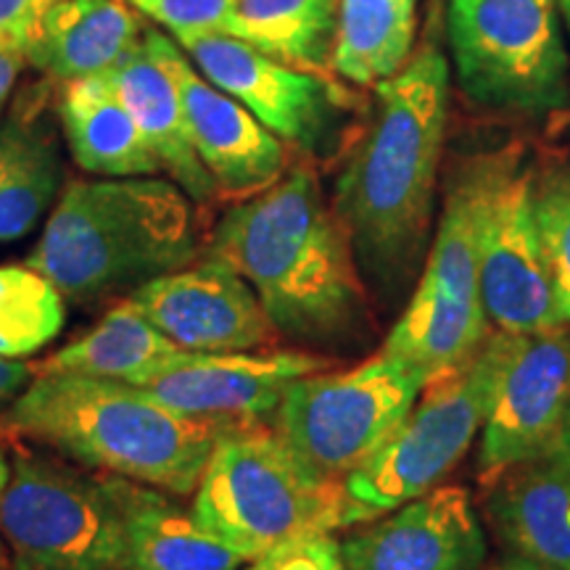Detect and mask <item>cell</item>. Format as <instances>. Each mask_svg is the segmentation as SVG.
I'll return each mask as SVG.
<instances>
[{
  "label": "cell",
  "mask_w": 570,
  "mask_h": 570,
  "mask_svg": "<svg viewBox=\"0 0 570 570\" xmlns=\"http://www.w3.org/2000/svg\"><path fill=\"white\" fill-rule=\"evenodd\" d=\"M246 570H346V566L333 533H309L273 547L248 562Z\"/></svg>",
  "instance_id": "30"
},
{
  "label": "cell",
  "mask_w": 570,
  "mask_h": 570,
  "mask_svg": "<svg viewBox=\"0 0 570 570\" xmlns=\"http://www.w3.org/2000/svg\"><path fill=\"white\" fill-rule=\"evenodd\" d=\"M338 544L346 570H483L487 562L470 491L444 483L360 523Z\"/></svg>",
  "instance_id": "17"
},
{
  "label": "cell",
  "mask_w": 570,
  "mask_h": 570,
  "mask_svg": "<svg viewBox=\"0 0 570 570\" xmlns=\"http://www.w3.org/2000/svg\"><path fill=\"white\" fill-rule=\"evenodd\" d=\"M449 114V61L428 38L394 77L375 85L373 117L356 135L333 188L365 285L394 296L423 273L431 246Z\"/></svg>",
  "instance_id": "1"
},
{
  "label": "cell",
  "mask_w": 570,
  "mask_h": 570,
  "mask_svg": "<svg viewBox=\"0 0 570 570\" xmlns=\"http://www.w3.org/2000/svg\"><path fill=\"white\" fill-rule=\"evenodd\" d=\"M119 98L132 111L142 138L148 140L161 169L173 183L194 198L196 206H209L219 198L217 183L206 173L190 142L180 92L161 61L142 46V40L117 67L106 71Z\"/></svg>",
  "instance_id": "19"
},
{
  "label": "cell",
  "mask_w": 570,
  "mask_h": 570,
  "mask_svg": "<svg viewBox=\"0 0 570 570\" xmlns=\"http://www.w3.org/2000/svg\"><path fill=\"white\" fill-rule=\"evenodd\" d=\"M35 370L21 360H3L0 356V410L9 407L21 391L32 383Z\"/></svg>",
  "instance_id": "32"
},
{
  "label": "cell",
  "mask_w": 570,
  "mask_h": 570,
  "mask_svg": "<svg viewBox=\"0 0 570 570\" xmlns=\"http://www.w3.org/2000/svg\"><path fill=\"white\" fill-rule=\"evenodd\" d=\"M331 367V356L309 352L202 354L183 348L135 386L185 415L262 423L273 417L291 383Z\"/></svg>",
  "instance_id": "16"
},
{
  "label": "cell",
  "mask_w": 570,
  "mask_h": 570,
  "mask_svg": "<svg viewBox=\"0 0 570 570\" xmlns=\"http://www.w3.org/2000/svg\"><path fill=\"white\" fill-rule=\"evenodd\" d=\"M533 188L537 167L525 148L497 151L481 223V294L489 325L512 336L568 325L554 304Z\"/></svg>",
  "instance_id": "12"
},
{
  "label": "cell",
  "mask_w": 570,
  "mask_h": 570,
  "mask_svg": "<svg viewBox=\"0 0 570 570\" xmlns=\"http://www.w3.org/2000/svg\"><path fill=\"white\" fill-rule=\"evenodd\" d=\"M0 537L9 570H122L125 562V518L109 473L53 454H11Z\"/></svg>",
  "instance_id": "9"
},
{
  "label": "cell",
  "mask_w": 570,
  "mask_h": 570,
  "mask_svg": "<svg viewBox=\"0 0 570 570\" xmlns=\"http://www.w3.org/2000/svg\"><path fill=\"white\" fill-rule=\"evenodd\" d=\"M142 40L127 0H59L27 48V61L51 80L106 75Z\"/></svg>",
  "instance_id": "20"
},
{
  "label": "cell",
  "mask_w": 570,
  "mask_h": 570,
  "mask_svg": "<svg viewBox=\"0 0 570 570\" xmlns=\"http://www.w3.org/2000/svg\"><path fill=\"white\" fill-rule=\"evenodd\" d=\"M338 0H235V35L273 59L333 71Z\"/></svg>",
  "instance_id": "26"
},
{
  "label": "cell",
  "mask_w": 570,
  "mask_h": 570,
  "mask_svg": "<svg viewBox=\"0 0 570 570\" xmlns=\"http://www.w3.org/2000/svg\"><path fill=\"white\" fill-rule=\"evenodd\" d=\"M6 428L98 473L194 497L238 420L177 412L140 386L80 373H38L6 410Z\"/></svg>",
  "instance_id": "3"
},
{
  "label": "cell",
  "mask_w": 570,
  "mask_h": 570,
  "mask_svg": "<svg viewBox=\"0 0 570 570\" xmlns=\"http://www.w3.org/2000/svg\"><path fill=\"white\" fill-rule=\"evenodd\" d=\"M533 202L554 304L570 325V161H552L537 169Z\"/></svg>",
  "instance_id": "28"
},
{
  "label": "cell",
  "mask_w": 570,
  "mask_h": 570,
  "mask_svg": "<svg viewBox=\"0 0 570 570\" xmlns=\"http://www.w3.org/2000/svg\"><path fill=\"white\" fill-rule=\"evenodd\" d=\"M202 254L196 204L161 175L71 180L27 254L71 304L130 296Z\"/></svg>",
  "instance_id": "4"
},
{
  "label": "cell",
  "mask_w": 570,
  "mask_h": 570,
  "mask_svg": "<svg viewBox=\"0 0 570 570\" xmlns=\"http://www.w3.org/2000/svg\"><path fill=\"white\" fill-rule=\"evenodd\" d=\"M56 3L59 0H0V42L27 51Z\"/></svg>",
  "instance_id": "31"
},
{
  "label": "cell",
  "mask_w": 570,
  "mask_h": 570,
  "mask_svg": "<svg viewBox=\"0 0 570 570\" xmlns=\"http://www.w3.org/2000/svg\"><path fill=\"white\" fill-rule=\"evenodd\" d=\"M125 518L122 570H240L244 554L196 523L169 491L109 475Z\"/></svg>",
  "instance_id": "18"
},
{
  "label": "cell",
  "mask_w": 570,
  "mask_h": 570,
  "mask_svg": "<svg viewBox=\"0 0 570 570\" xmlns=\"http://www.w3.org/2000/svg\"><path fill=\"white\" fill-rule=\"evenodd\" d=\"M425 381V370L381 348L348 370L298 377L269 425L312 473L344 483L394 436Z\"/></svg>",
  "instance_id": "10"
},
{
  "label": "cell",
  "mask_w": 570,
  "mask_h": 570,
  "mask_svg": "<svg viewBox=\"0 0 570 570\" xmlns=\"http://www.w3.org/2000/svg\"><path fill=\"white\" fill-rule=\"evenodd\" d=\"M11 479V458L9 452H6L3 444H0V499H3V491H6V483ZM0 570H9V552H6V544H3V537H0Z\"/></svg>",
  "instance_id": "35"
},
{
  "label": "cell",
  "mask_w": 570,
  "mask_h": 570,
  "mask_svg": "<svg viewBox=\"0 0 570 570\" xmlns=\"http://www.w3.org/2000/svg\"><path fill=\"white\" fill-rule=\"evenodd\" d=\"M67 323V298L38 269L0 267V356L27 360L53 344Z\"/></svg>",
  "instance_id": "27"
},
{
  "label": "cell",
  "mask_w": 570,
  "mask_h": 570,
  "mask_svg": "<svg viewBox=\"0 0 570 570\" xmlns=\"http://www.w3.org/2000/svg\"><path fill=\"white\" fill-rule=\"evenodd\" d=\"M446 38L460 90L481 109L547 117L568 106L558 0H449Z\"/></svg>",
  "instance_id": "8"
},
{
  "label": "cell",
  "mask_w": 570,
  "mask_h": 570,
  "mask_svg": "<svg viewBox=\"0 0 570 570\" xmlns=\"http://www.w3.org/2000/svg\"><path fill=\"white\" fill-rule=\"evenodd\" d=\"M558 9L562 13V19H566V27L570 32V0H558Z\"/></svg>",
  "instance_id": "37"
},
{
  "label": "cell",
  "mask_w": 570,
  "mask_h": 570,
  "mask_svg": "<svg viewBox=\"0 0 570 570\" xmlns=\"http://www.w3.org/2000/svg\"><path fill=\"white\" fill-rule=\"evenodd\" d=\"M177 42L196 35H235V0H127Z\"/></svg>",
  "instance_id": "29"
},
{
  "label": "cell",
  "mask_w": 570,
  "mask_h": 570,
  "mask_svg": "<svg viewBox=\"0 0 570 570\" xmlns=\"http://www.w3.org/2000/svg\"><path fill=\"white\" fill-rule=\"evenodd\" d=\"M142 46L173 75L180 92L190 142L219 196L244 202L288 173V146L267 130L246 106L212 85L173 38L146 27Z\"/></svg>",
  "instance_id": "13"
},
{
  "label": "cell",
  "mask_w": 570,
  "mask_h": 570,
  "mask_svg": "<svg viewBox=\"0 0 570 570\" xmlns=\"http://www.w3.org/2000/svg\"><path fill=\"white\" fill-rule=\"evenodd\" d=\"M180 352V346L173 344L159 327H154L122 298L85 336L48 356L38 373H80L111 377V381H125L135 386Z\"/></svg>",
  "instance_id": "24"
},
{
  "label": "cell",
  "mask_w": 570,
  "mask_h": 570,
  "mask_svg": "<svg viewBox=\"0 0 570 570\" xmlns=\"http://www.w3.org/2000/svg\"><path fill=\"white\" fill-rule=\"evenodd\" d=\"M494 164L497 151L473 156L454 169L415 294L383 344L386 352L425 370L428 377L468 360L491 331L479 246Z\"/></svg>",
  "instance_id": "7"
},
{
  "label": "cell",
  "mask_w": 570,
  "mask_h": 570,
  "mask_svg": "<svg viewBox=\"0 0 570 570\" xmlns=\"http://www.w3.org/2000/svg\"><path fill=\"white\" fill-rule=\"evenodd\" d=\"M180 48L206 80L246 106L306 161L338 159L360 135V101L333 71L291 67L233 35H196Z\"/></svg>",
  "instance_id": "11"
},
{
  "label": "cell",
  "mask_w": 570,
  "mask_h": 570,
  "mask_svg": "<svg viewBox=\"0 0 570 570\" xmlns=\"http://www.w3.org/2000/svg\"><path fill=\"white\" fill-rule=\"evenodd\" d=\"M512 338L491 327L468 360L428 377L394 436L344 481L365 523L441 487L458 468L487 423Z\"/></svg>",
  "instance_id": "6"
},
{
  "label": "cell",
  "mask_w": 570,
  "mask_h": 570,
  "mask_svg": "<svg viewBox=\"0 0 570 570\" xmlns=\"http://www.w3.org/2000/svg\"><path fill=\"white\" fill-rule=\"evenodd\" d=\"M27 51H21L17 46H3L0 42V111L9 104L13 88H17V80L21 69L27 67Z\"/></svg>",
  "instance_id": "33"
},
{
  "label": "cell",
  "mask_w": 570,
  "mask_h": 570,
  "mask_svg": "<svg viewBox=\"0 0 570 570\" xmlns=\"http://www.w3.org/2000/svg\"><path fill=\"white\" fill-rule=\"evenodd\" d=\"M63 167L56 140L42 127L0 122V244L30 235L61 196Z\"/></svg>",
  "instance_id": "25"
},
{
  "label": "cell",
  "mask_w": 570,
  "mask_h": 570,
  "mask_svg": "<svg viewBox=\"0 0 570 570\" xmlns=\"http://www.w3.org/2000/svg\"><path fill=\"white\" fill-rule=\"evenodd\" d=\"M570 407V325L512 338L483 423L479 470L494 481L539 460Z\"/></svg>",
  "instance_id": "15"
},
{
  "label": "cell",
  "mask_w": 570,
  "mask_h": 570,
  "mask_svg": "<svg viewBox=\"0 0 570 570\" xmlns=\"http://www.w3.org/2000/svg\"><path fill=\"white\" fill-rule=\"evenodd\" d=\"M206 254L252 283L277 336L325 348L367 333L365 281L312 161L235 202L214 225Z\"/></svg>",
  "instance_id": "2"
},
{
  "label": "cell",
  "mask_w": 570,
  "mask_h": 570,
  "mask_svg": "<svg viewBox=\"0 0 570 570\" xmlns=\"http://www.w3.org/2000/svg\"><path fill=\"white\" fill-rule=\"evenodd\" d=\"M489 518L518 558L570 570V473L525 462L491 481Z\"/></svg>",
  "instance_id": "22"
},
{
  "label": "cell",
  "mask_w": 570,
  "mask_h": 570,
  "mask_svg": "<svg viewBox=\"0 0 570 570\" xmlns=\"http://www.w3.org/2000/svg\"><path fill=\"white\" fill-rule=\"evenodd\" d=\"M59 117L71 159L82 173L96 177L164 173L109 75L63 82Z\"/></svg>",
  "instance_id": "21"
},
{
  "label": "cell",
  "mask_w": 570,
  "mask_h": 570,
  "mask_svg": "<svg viewBox=\"0 0 570 570\" xmlns=\"http://www.w3.org/2000/svg\"><path fill=\"white\" fill-rule=\"evenodd\" d=\"M127 302L185 352H265L277 338L252 283L209 254L154 277L135 288Z\"/></svg>",
  "instance_id": "14"
},
{
  "label": "cell",
  "mask_w": 570,
  "mask_h": 570,
  "mask_svg": "<svg viewBox=\"0 0 570 570\" xmlns=\"http://www.w3.org/2000/svg\"><path fill=\"white\" fill-rule=\"evenodd\" d=\"M539 462H547V465L552 468H560L570 473V407L566 412V417H562V423L558 428V433H554L550 446L544 449V454H541Z\"/></svg>",
  "instance_id": "34"
},
{
  "label": "cell",
  "mask_w": 570,
  "mask_h": 570,
  "mask_svg": "<svg viewBox=\"0 0 570 570\" xmlns=\"http://www.w3.org/2000/svg\"><path fill=\"white\" fill-rule=\"evenodd\" d=\"M190 512L206 533L248 562L283 541L365 523L344 483L312 473L265 420L238 425L219 441Z\"/></svg>",
  "instance_id": "5"
},
{
  "label": "cell",
  "mask_w": 570,
  "mask_h": 570,
  "mask_svg": "<svg viewBox=\"0 0 570 570\" xmlns=\"http://www.w3.org/2000/svg\"><path fill=\"white\" fill-rule=\"evenodd\" d=\"M497 570H550V568H541V566H537V562H531L525 558H512L508 562H502Z\"/></svg>",
  "instance_id": "36"
},
{
  "label": "cell",
  "mask_w": 570,
  "mask_h": 570,
  "mask_svg": "<svg viewBox=\"0 0 570 570\" xmlns=\"http://www.w3.org/2000/svg\"><path fill=\"white\" fill-rule=\"evenodd\" d=\"M417 0H338L333 75L375 88L415 53Z\"/></svg>",
  "instance_id": "23"
}]
</instances>
